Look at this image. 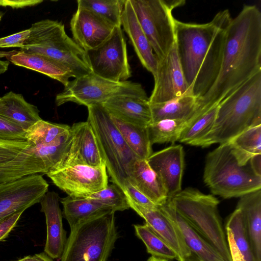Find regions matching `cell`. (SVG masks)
Listing matches in <instances>:
<instances>
[{"label":"cell","mask_w":261,"mask_h":261,"mask_svg":"<svg viewBox=\"0 0 261 261\" xmlns=\"http://www.w3.org/2000/svg\"><path fill=\"white\" fill-rule=\"evenodd\" d=\"M232 18L226 9L205 23L175 19L178 57L190 93L197 101L208 92L219 75Z\"/></svg>","instance_id":"cell-1"},{"label":"cell","mask_w":261,"mask_h":261,"mask_svg":"<svg viewBox=\"0 0 261 261\" xmlns=\"http://www.w3.org/2000/svg\"><path fill=\"white\" fill-rule=\"evenodd\" d=\"M261 71V13L245 5L228 27L221 68L208 92L198 102L207 111L218 105L238 87Z\"/></svg>","instance_id":"cell-2"},{"label":"cell","mask_w":261,"mask_h":261,"mask_svg":"<svg viewBox=\"0 0 261 261\" xmlns=\"http://www.w3.org/2000/svg\"><path fill=\"white\" fill-rule=\"evenodd\" d=\"M261 124V71L218 105L216 118L210 132L197 146L224 144L246 129Z\"/></svg>","instance_id":"cell-3"},{"label":"cell","mask_w":261,"mask_h":261,"mask_svg":"<svg viewBox=\"0 0 261 261\" xmlns=\"http://www.w3.org/2000/svg\"><path fill=\"white\" fill-rule=\"evenodd\" d=\"M168 200L225 261H232L218 212L219 201L216 197L189 187L181 190Z\"/></svg>","instance_id":"cell-4"},{"label":"cell","mask_w":261,"mask_h":261,"mask_svg":"<svg viewBox=\"0 0 261 261\" xmlns=\"http://www.w3.org/2000/svg\"><path fill=\"white\" fill-rule=\"evenodd\" d=\"M203 177L211 192L225 199L261 189V176L255 173L249 162L243 166L239 164L228 143L207 154Z\"/></svg>","instance_id":"cell-5"},{"label":"cell","mask_w":261,"mask_h":261,"mask_svg":"<svg viewBox=\"0 0 261 261\" xmlns=\"http://www.w3.org/2000/svg\"><path fill=\"white\" fill-rule=\"evenodd\" d=\"M30 34L20 50L38 54L67 67L73 77L92 72L86 51L68 36L64 25L43 19L33 23Z\"/></svg>","instance_id":"cell-6"},{"label":"cell","mask_w":261,"mask_h":261,"mask_svg":"<svg viewBox=\"0 0 261 261\" xmlns=\"http://www.w3.org/2000/svg\"><path fill=\"white\" fill-rule=\"evenodd\" d=\"M114 213L82 222L70 230L61 261H107L119 237Z\"/></svg>","instance_id":"cell-7"},{"label":"cell","mask_w":261,"mask_h":261,"mask_svg":"<svg viewBox=\"0 0 261 261\" xmlns=\"http://www.w3.org/2000/svg\"><path fill=\"white\" fill-rule=\"evenodd\" d=\"M87 108V121L95 136L111 181L123 190L131 167L138 158L102 105L90 106Z\"/></svg>","instance_id":"cell-8"},{"label":"cell","mask_w":261,"mask_h":261,"mask_svg":"<svg viewBox=\"0 0 261 261\" xmlns=\"http://www.w3.org/2000/svg\"><path fill=\"white\" fill-rule=\"evenodd\" d=\"M122 96L149 99L138 83L112 81L91 72L70 81L56 95L55 102L58 106L72 102L88 107L102 105L112 98Z\"/></svg>","instance_id":"cell-9"},{"label":"cell","mask_w":261,"mask_h":261,"mask_svg":"<svg viewBox=\"0 0 261 261\" xmlns=\"http://www.w3.org/2000/svg\"><path fill=\"white\" fill-rule=\"evenodd\" d=\"M138 21L158 61L164 58L175 43L174 9L185 1L129 0Z\"/></svg>","instance_id":"cell-10"},{"label":"cell","mask_w":261,"mask_h":261,"mask_svg":"<svg viewBox=\"0 0 261 261\" xmlns=\"http://www.w3.org/2000/svg\"><path fill=\"white\" fill-rule=\"evenodd\" d=\"M70 143V130L53 144L35 145L29 142L14 158L0 164V183L36 174H46L62 159Z\"/></svg>","instance_id":"cell-11"},{"label":"cell","mask_w":261,"mask_h":261,"mask_svg":"<svg viewBox=\"0 0 261 261\" xmlns=\"http://www.w3.org/2000/svg\"><path fill=\"white\" fill-rule=\"evenodd\" d=\"M86 53L95 74L115 82L126 81L132 76L121 27H115L103 42Z\"/></svg>","instance_id":"cell-12"},{"label":"cell","mask_w":261,"mask_h":261,"mask_svg":"<svg viewBox=\"0 0 261 261\" xmlns=\"http://www.w3.org/2000/svg\"><path fill=\"white\" fill-rule=\"evenodd\" d=\"M46 174L55 186L73 198L89 197L109 184L105 165L98 167L74 165L53 168Z\"/></svg>","instance_id":"cell-13"},{"label":"cell","mask_w":261,"mask_h":261,"mask_svg":"<svg viewBox=\"0 0 261 261\" xmlns=\"http://www.w3.org/2000/svg\"><path fill=\"white\" fill-rule=\"evenodd\" d=\"M48 187L40 174L0 183V222L13 214L40 202Z\"/></svg>","instance_id":"cell-14"},{"label":"cell","mask_w":261,"mask_h":261,"mask_svg":"<svg viewBox=\"0 0 261 261\" xmlns=\"http://www.w3.org/2000/svg\"><path fill=\"white\" fill-rule=\"evenodd\" d=\"M154 85L149 104L164 102L186 95H191L178 57L176 44L166 57L158 61L153 76Z\"/></svg>","instance_id":"cell-15"},{"label":"cell","mask_w":261,"mask_h":261,"mask_svg":"<svg viewBox=\"0 0 261 261\" xmlns=\"http://www.w3.org/2000/svg\"><path fill=\"white\" fill-rule=\"evenodd\" d=\"M70 134L69 148L53 168L74 165L98 167L105 165L95 136L88 121L74 123L70 127Z\"/></svg>","instance_id":"cell-16"},{"label":"cell","mask_w":261,"mask_h":261,"mask_svg":"<svg viewBox=\"0 0 261 261\" xmlns=\"http://www.w3.org/2000/svg\"><path fill=\"white\" fill-rule=\"evenodd\" d=\"M147 162L162 182L168 199L181 190L185 168V154L181 145H171L152 153Z\"/></svg>","instance_id":"cell-17"},{"label":"cell","mask_w":261,"mask_h":261,"mask_svg":"<svg viewBox=\"0 0 261 261\" xmlns=\"http://www.w3.org/2000/svg\"><path fill=\"white\" fill-rule=\"evenodd\" d=\"M70 25L72 39L85 51L103 42L115 27L93 11L79 7L71 19Z\"/></svg>","instance_id":"cell-18"},{"label":"cell","mask_w":261,"mask_h":261,"mask_svg":"<svg viewBox=\"0 0 261 261\" xmlns=\"http://www.w3.org/2000/svg\"><path fill=\"white\" fill-rule=\"evenodd\" d=\"M127 198L130 208L143 218L145 223L174 250L178 256V261H185L191 256L192 253L178 228L159 207L146 208L134 203L127 197Z\"/></svg>","instance_id":"cell-19"},{"label":"cell","mask_w":261,"mask_h":261,"mask_svg":"<svg viewBox=\"0 0 261 261\" xmlns=\"http://www.w3.org/2000/svg\"><path fill=\"white\" fill-rule=\"evenodd\" d=\"M60 197L54 191H47L40 203L45 217L46 240L44 252L52 259H60L66 243V232L63 228Z\"/></svg>","instance_id":"cell-20"},{"label":"cell","mask_w":261,"mask_h":261,"mask_svg":"<svg viewBox=\"0 0 261 261\" xmlns=\"http://www.w3.org/2000/svg\"><path fill=\"white\" fill-rule=\"evenodd\" d=\"M5 57L13 64L35 70L56 80L65 86L73 75L70 69L54 60L43 55L21 50L0 51V58Z\"/></svg>","instance_id":"cell-21"},{"label":"cell","mask_w":261,"mask_h":261,"mask_svg":"<svg viewBox=\"0 0 261 261\" xmlns=\"http://www.w3.org/2000/svg\"><path fill=\"white\" fill-rule=\"evenodd\" d=\"M121 25L128 36L143 66L154 76L158 60L144 33L129 0H126L121 18Z\"/></svg>","instance_id":"cell-22"},{"label":"cell","mask_w":261,"mask_h":261,"mask_svg":"<svg viewBox=\"0 0 261 261\" xmlns=\"http://www.w3.org/2000/svg\"><path fill=\"white\" fill-rule=\"evenodd\" d=\"M112 116L132 124L148 126L152 123L148 99L132 96H117L102 104Z\"/></svg>","instance_id":"cell-23"},{"label":"cell","mask_w":261,"mask_h":261,"mask_svg":"<svg viewBox=\"0 0 261 261\" xmlns=\"http://www.w3.org/2000/svg\"><path fill=\"white\" fill-rule=\"evenodd\" d=\"M159 208L177 226L187 247L200 261H225L175 210L168 200Z\"/></svg>","instance_id":"cell-24"},{"label":"cell","mask_w":261,"mask_h":261,"mask_svg":"<svg viewBox=\"0 0 261 261\" xmlns=\"http://www.w3.org/2000/svg\"><path fill=\"white\" fill-rule=\"evenodd\" d=\"M236 208L243 214L255 261H261V189L241 196Z\"/></svg>","instance_id":"cell-25"},{"label":"cell","mask_w":261,"mask_h":261,"mask_svg":"<svg viewBox=\"0 0 261 261\" xmlns=\"http://www.w3.org/2000/svg\"><path fill=\"white\" fill-rule=\"evenodd\" d=\"M0 116L25 131L42 119L36 106L27 102L21 94L12 91L0 97Z\"/></svg>","instance_id":"cell-26"},{"label":"cell","mask_w":261,"mask_h":261,"mask_svg":"<svg viewBox=\"0 0 261 261\" xmlns=\"http://www.w3.org/2000/svg\"><path fill=\"white\" fill-rule=\"evenodd\" d=\"M127 180L159 206L164 204L168 199L162 182L147 160H136Z\"/></svg>","instance_id":"cell-27"},{"label":"cell","mask_w":261,"mask_h":261,"mask_svg":"<svg viewBox=\"0 0 261 261\" xmlns=\"http://www.w3.org/2000/svg\"><path fill=\"white\" fill-rule=\"evenodd\" d=\"M149 105L152 123L164 119L185 120L187 126L203 114L198 109L197 99L189 94L164 102Z\"/></svg>","instance_id":"cell-28"},{"label":"cell","mask_w":261,"mask_h":261,"mask_svg":"<svg viewBox=\"0 0 261 261\" xmlns=\"http://www.w3.org/2000/svg\"><path fill=\"white\" fill-rule=\"evenodd\" d=\"M63 206L62 215L72 229L80 223L112 212L108 207L89 198H73L67 196L60 199Z\"/></svg>","instance_id":"cell-29"},{"label":"cell","mask_w":261,"mask_h":261,"mask_svg":"<svg viewBox=\"0 0 261 261\" xmlns=\"http://www.w3.org/2000/svg\"><path fill=\"white\" fill-rule=\"evenodd\" d=\"M111 116L126 144L137 158L147 160L152 153L147 126L126 122Z\"/></svg>","instance_id":"cell-30"},{"label":"cell","mask_w":261,"mask_h":261,"mask_svg":"<svg viewBox=\"0 0 261 261\" xmlns=\"http://www.w3.org/2000/svg\"><path fill=\"white\" fill-rule=\"evenodd\" d=\"M228 143L239 164H247L253 156L261 154V124L246 129Z\"/></svg>","instance_id":"cell-31"},{"label":"cell","mask_w":261,"mask_h":261,"mask_svg":"<svg viewBox=\"0 0 261 261\" xmlns=\"http://www.w3.org/2000/svg\"><path fill=\"white\" fill-rule=\"evenodd\" d=\"M70 126L41 119L25 131L26 140L33 145H48L59 141L70 130Z\"/></svg>","instance_id":"cell-32"},{"label":"cell","mask_w":261,"mask_h":261,"mask_svg":"<svg viewBox=\"0 0 261 261\" xmlns=\"http://www.w3.org/2000/svg\"><path fill=\"white\" fill-rule=\"evenodd\" d=\"M217 110L218 105L215 106L195 119L182 131L178 141L197 146L213 127Z\"/></svg>","instance_id":"cell-33"},{"label":"cell","mask_w":261,"mask_h":261,"mask_svg":"<svg viewBox=\"0 0 261 261\" xmlns=\"http://www.w3.org/2000/svg\"><path fill=\"white\" fill-rule=\"evenodd\" d=\"M136 236L145 244L152 256L168 260L179 258L174 250L146 223L134 225Z\"/></svg>","instance_id":"cell-34"},{"label":"cell","mask_w":261,"mask_h":261,"mask_svg":"<svg viewBox=\"0 0 261 261\" xmlns=\"http://www.w3.org/2000/svg\"><path fill=\"white\" fill-rule=\"evenodd\" d=\"M187 124L186 120L178 119H164L152 123L147 126L151 144L178 141Z\"/></svg>","instance_id":"cell-35"},{"label":"cell","mask_w":261,"mask_h":261,"mask_svg":"<svg viewBox=\"0 0 261 261\" xmlns=\"http://www.w3.org/2000/svg\"><path fill=\"white\" fill-rule=\"evenodd\" d=\"M126 0H78L77 7L89 9L115 27H121V18Z\"/></svg>","instance_id":"cell-36"},{"label":"cell","mask_w":261,"mask_h":261,"mask_svg":"<svg viewBox=\"0 0 261 261\" xmlns=\"http://www.w3.org/2000/svg\"><path fill=\"white\" fill-rule=\"evenodd\" d=\"M225 227L232 232L236 244L246 261H255L241 210L236 208L229 216Z\"/></svg>","instance_id":"cell-37"},{"label":"cell","mask_w":261,"mask_h":261,"mask_svg":"<svg viewBox=\"0 0 261 261\" xmlns=\"http://www.w3.org/2000/svg\"><path fill=\"white\" fill-rule=\"evenodd\" d=\"M92 201L109 207L113 212L123 211L130 208L124 191L115 184H108L106 188L89 197Z\"/></svg>","instance_id":"cell-38"},{"label":"cell","mask_w":261,"mask_h":261,"mask_svg":"<svg viewBox=\"0 0 261 261\" xmlns=\"http://www.w3.org/2000/svg\"><path fill=\"white\" fill-rule=\"evenodd\" d=\"M27 141L6 140L0 138V164L14 158L28 146Z\"/></svg>","instance_id":"cell-39"},{"label":"cell","mask_w":261,"mask_h":261,"mask_svg":"<svg viewBox=\"0 0 261 261\" xmlns=\"http://www.w3.org/2000/svg\"><path fill=\"white\" fill-rule=\"evenodd\" d=\"M0 138L27 141L25 131L19 126L0 116Z\"/></svg>","instance_id":"cell-40"},{"label":"cell","mask_w":261,"mask_h":261,"mask_svg":"<svg viewBox=\"0 0 261 261\" xmlns=\"http://www.w3.org/2000/svg\"><path fill=\"white\" fill-rule=\"evenodd\" d=\"M123 191L133 202L141 206L154 209L159 207L148 197L134 186L128 180L125 182Z\"/></svg>","instance_id":"cell-41"},{"label":"cell","mask_w":261,"mask_h":261,"mask_svg":"<svg viewBox=\"0 0 261 261\" xmlns=\"http://www.w3.org/2000/svg\"><path fill=\"white\" fill-rule=\"evenodd\" d=\"M30 30L27 29L11 35L0 38V47H17L21 48L30 36Z\"/></svg>","instance_id":"cell-42"},{"label":"cell","mask_w":261,"mask_h":261,"mask_svg":"<svg viewBox=\"0 0 261 261\" xmlns=\"http://www.w3.org/2000/svg\"><path fill=\"white\" fill-rule=\"evenodd\" d=\"M25 210H20L0 222V241L4 240L16 226Z\"/></svg>","instance_id":"cell-43"},{"label":"cell","mask_w":261,"mask_h":261,"mask_svg":"<svg viewBox=\"0 0 261 261\" xmlns=\"http://www.w3.org/2000/svg\"><path fill=\"white\" fill-rule=\"evenodd\" d=\"M225 228L226 239L231 260L246 261L236 244L231 231L229 228L225 227Z\"/></svg>","instance_id":"cell-44"},{"label":"cell","mask_w":261,"mask_h":261,"mask_svg":"<svg viewBox=\"0 0 261 261\" xmlns=\"http://www.w3.org/2000/svg\"><path fill=\"white\" fill-rule=\"evenodd\" d=\"M42 2V0H0V6L19 9L36 6Z\"/></svg>","instance_id":"cell-45"},{"label":"cell","mask_w":261,"mask_h":261,"mask_svg":"<svg viewBox=\"0 0 261 261\" xmlns=\"http://www.w3.org/2000/svg\"><path fill=\"white\" fill-rule=\"evenodd\" d=\"M16 261H53L45 252L25 256Z\"/></svg>","instance_id":"cell-46"},{"label":"cell","mask_w":261,"mask_h":261,"mask_svg":"<svg viewBox=\"0 0 261 261\" xmlns=\"http://www.w3.org/2000/svg\"><path fill=\"white\" fill-rule=\"evenodd\" d=\"M249 163L255 173L261 176V154L253 156L250 160Z\"/></svg>","instance_id":"cell-47"},{"label":"cell","mask_w":261,"mask_h":261,"mask_svg":"<svg viewBox=\"0 0 261 261\" xmlns=\"http://www.w3.org/2000/svg\"><path fill=\"white\" fill-rule=\"evenodd\" d=\"M10 62L8 61H3L0 59V74L5 72L8 68Z\"/></svg>","instance_id":"cell-48"},{"label":"cell","mask_w":261,"mask_h":261,"mask_svg":"<svg viewBox=\"0 0 261 261\" xmlns=\"http://www.w3.org/2000/svg\"><path fill=\"white\" fill-rule=\"evenodd\" d=\"M147 261H170V260H169L168 259H162V258L154 257H153V256H151L147 260Z\"/></svg>","instance_id":"cell-49"},{"label":"cell","mask_w":261,"mask_h":261,"mask_svg":"<svg viewBox=\"0 0 261 261\" xmlns=\"http://www.w3.org/2000/svg\"><path fill=\"white\" fill-rule=\"evenodd\" d=\"M185 261H200L196 256L192 253V255Z\"/></svg>","instance_id":"cell-50"},{"label":"cell","mask_w":261,"mask_h":261,"mask_svg":"<svg viewBox=\"0 0 261 261\" xmlns=\"http://www.w3.org/2000/svg\"><path fill=\"white\" fill-rule=\"evenodd\" d=\"M4 14V13L2 11H0V21Z\"/></svg>","instance_id":"cell-51"}]
</instances>
